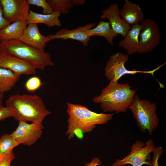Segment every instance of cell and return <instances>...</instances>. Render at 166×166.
<instances>
[{"mask_svg":"<svg viewBox=\"0 0 166 166\" xmlns=\"http://www.w3.org/2000/svg\"><path fill=\"white\" fill-rule=\"evenodd\" d=\"M0 67L9 69L21 75H34L36 69L33 66L15 56L0 51Z\"/></svg>","mask_w":166,"mask_h":166,"instance_id":"7c38bea8","label":"cell"},{"mask_svg":"<svg viewBox=\"0 0 166 166\" xmlns=\"http://www.w3.org/2000/svg\"><path fill=\"white\" fill-rule=\"evenodd\" d=\"M102 164L100 159L97 157L93 158L91 162L86 164L85 166H97Z\"/></svg>","mask_w":166,"mask_h":166,"instance_id":"f1b7e54d","label":"cell"},{"mask_svg":"<svg viewBox=\"0 0 166 166\" xmlns=\"http://www.w3.org/2000/svg\"><path fill=\"white\" fill-rule=\"evenodd\" d=\"M61 14L54 11L49 14L38 13L29 10L27 23L28 24L39 23L45 24L49 27L54 26L60 27L61 23L59 19Z\"/></svg>","mask_w":166,"mask_h":166,"instance_id":"ac0fdd59","label":"cell"},{"mask_svg":"<svg viewBox=\"0 0 166 166\" xmlns=\"http://www.w3.org/2000/svg\"><path fill=\"white\" fill-rule=\"evenodd\" d=\"M20 76L0 67V92L4 93L11 90L19 81Z\"/></svg>","mask_w":166,"mask_h":166,"instance_id":"d6986e66","label":"cell"},{"mask_svg":"<svg viewBox=\"0 0 166 166\" xmlns=\"http://www.w3.org/2000/svg\"><path fill=\"white\" fill-rule=\"evenodd\" d=\"M101 12L100 18L103 19H108L112 30L117 34L125 37L132 26L121 18L118 4L112 3Z\"/></svg>","mask_w":166,"mask_h":166,"instance_id":"4fadbf2b","label":"cell"},{"mask_svg":"<svg viewBox=\"0 0 166 166\" xmlns=\"http://www.w3.org/2000/svg\"><path fill=\"white\" fill-rule=\"evenodd\" d=\"M124 4L120 10V14L122 19L130 26L139 24L143 20L144 16L143 11L140 6L132 3L128 0H125Z\"/></svg>","mask_w":166,"mask_h":166,"instance_id":"9a60e30c","label":"cell"},{"mask_svg":"<svg viewBox=\"0 0 166 166\" xmlns=\"http://www.w3.org/2000/svg\"><path fill=\"white\" fill-rule=\"evenodd\" d=\"M141 29V25L139 24L132 26L124 38L119 42V47H123L129 55L138 53L139 36Z\"/></svg>","mask_w":166,"mask_h":166,"instance_id":"e0dca14e","label":"cell"},{"mask_svg":"<svg viewBox=\"0 0 166 166\" xmlns=\"http://www.w3.org/2000/svg\"><path fill=\"white\" fill-rule=\"evenodd\" d=\"M131 88L128 83L110 81L99 95L93 98V101L99 103L104 112H125L129 109L136 91Z\"/></svg>","mask_w":166,"mask_h":166,"instance_id":"3957f363","label":"cell"},{"mask_svg":"<svg viewBox=\"0 0 166 166\" xmlns=\"http://www.w3.org/2000/svg\"><path fill=\"white\" fill-rule=\"evenodd\" d=\"M27 2L29 5H34L41 7L42 9L43 14H49L54 11L45 0H27Z\"/></svg>","mask_w":166,"mask_h":166,"instance_id":"603a6c76","label":"cell"},{"mask_svg":"<svg viewBox=\"0 0 166 166\" xmlns=\"http://www.w3.org/2000/svg\"><path fill=\"white\" fill-rule=\"evenodd\" d=\"M156 109L155 103L145 99L141 100L138 95H135L129 109L142 132L147 131L151 135L158 127L159 121L156 113Z\"/></svg>","mask_w":166,"mask_h":166,"instance_id":"5b68a950","label":"cell"},{"mask_svg":"<svg viewBox=\"0 0 166 166\" xmlns=\"http://www.w3.org/2000/svg\"><path fill=\"white\" fill-rule=\"evenodd\" d=\"M151 139L145 143L140 140L133 143L130 153L123 159H118L111 166H124L129 164L132 166H142L146 164L152 166L151 154L155 147Z\"/></svg>","mask_w":166,"mask_h":166,"instance_id":"8992f818","label":"cell"},{"mask_svg":"<svg viewBox=\"0 0 166 166\" xmlns=\"http://www.w3.org/2000/svg\"><path fill=\"white\" fill-rule=\"evenodd\" d=\"M13 117L18 121H30L43 128L42 122L51 112L46 108L42 99L36 95L17 93L10 96L6 102Z\"/></svg>","mask_w":166,"mask_h":166,"instance_id":"6da1fadb","label":"cell"},{"mask_svg":"<svg viewBox=\"0 0 166 166\" xmlns=\"http://www.w3.org/2000/svg\"><path fill=\"white\" fill-rule=\"evenodd\" d=\"M164 151L163 148L161 146L156 147L153 152V156L152 163V166H159L158 160Z\"/></svg>","mask_w":166,"mask_h":166,"instance_id":"484cf974","label":"cell"},{"mask_svg":"<svg viewBox=\"0 0 166 166\" xmlns=\"http://www.w3.org/2000/svg\"><path fill=\"white\" fill-rule=\"evenodd\" d=\"M89 34L90 37L97 36L105 38L108 43L112 45L113 44L114 38L118 35L112 30L109 22L101 21L96 27L90 29Z\"/></svg>","mask_w":166,"mask_h":166,"instance_id":"ffe728a7","label":"cell"},{"mask_svg":"<svg viewBox=\"0 0 166 166\" xmlns=\"http://www.w3.org/2000/svg\"><path fill=\"white\" fill-rule=\"evenodd\" d=\"M27 25L26 20H17L7 25L0 30V42L19 39Z\"/></svg>","mask_w":166,"mask_h":166,"instance_id":"2e32d148","label":"cell"},{"mask_svg":"<svg viewBox=\"0 0 166 166\" xmlns=\"http://www.w3.org/2000/svg\"><path fill=\"white\" fill-rule=\"evenodd\" d=\"M27 25L19 40L37 49L44 51L46 43L50 40L47 36L41 34L37 24Z\"/></svg>","mask_w":166,"mask_h":166,"instance_id":"5bb4252c","label":"cell"},{"mask_svg":"<svg viewBox=\"0 0 166 166\" xmlns=\"http://www.w3.org/2000/svg\"><path fill=\"white\" fill-rule=\"evenodd\" d=\"M40 79L38 77L34 76L30 78L26 81L25 86L27 90L34 92L39 89L42 85Z\"/></svg>","mask_w":166,"mask_h":166,"instance_id":"cb8c5ba5","label":"cell"},{"mask_svg":"<svg viewBox=\"0 0 166 166\" xmlns=\"http://www.w3.org/2000/svg\"><path fill=\"white\" fill-rule=\"evenodd\" d=\"M20 144L10 135L5 134L0 138V156L13 150Z\"/></svg>","mask_w":166,"mask_h":166,"instance_id":"7402d4cb","label":"cell"},{"mask_svg":"<svg viewBox=\"0 0 166 166\" xmlns=\"http://www.w3.org/2000/svg\"><path fill=\"white\" fill-rule=\"evenodd\" d=\"M3 17L10 23L27 20L30 10L26 0H0Z\"/></svg>","mask_w":166,"mask_h":166,"instance_id":"9c48e42d","label":"cell"},{"mask_svg":"<svg viewBox=\"0 0 166 166\" xmlns=\"http://www.w3.org/2000/svg\"><path fill=\"white\" fill-rule=\"evenodd\" d=\"M43 129L34 123L28 124L20 121L18 127L10 135L20 144L30 146L41 137Z\"/></svg>","mask_w":166,"mask_h":166,"instance_id":"30bf717a","label":"cell"},{"mask_svg":"<svg viewBox=\"0 0 166 166\" xmlns=\"http://www.w3.org/2000/svg\"><path fill=\"white\" fill-rule=\"evenodd\" d=\"M73 3L74 5H82L84 4L86 1L85 0H72Z\"/></svg>","mask_w":166,"mask_h":166,"instance_id":"f546056e","label":"cell"},{"mask_svg":"<svg viewBox=\"0 0 166 166\" xmlns=\"http://www.w3.org/2000/svg\"><path fill=\"white\" fill-rule=\"evenodd\" d=\"M47 2L53 11L67 14L74 6L71 0H48Z\"/></svg>","mask_w":166,"mask_h":166,"instance_id":"44dd1931","label":"cell"},{"mask_svg":"<svg viewBox=\"0 0 166 166\" xmlns=\"http://www.w3.org/2000/svg\"><path fill=\"white\" fill-rule=\"evenodd\" d=\"M95 25V23H91L73 30L62 29L54 34L48 35L47 37L50 41L54 39L76 40L81 42L83 46H86L90 40L89 31Z\"/></svg>","mask_w":166,"mask_h":166,"instance_id":"8fae6325","label":"cell"},{"mask_svg":"<svg viewBox=\"0 0 166 166\" xmlns=\"http://www.w3.org/2000/svg\"><path fill=\"white\" fill-rule=\"evenodd\" d=\"M140 25L138 53H145L152 51L159 44L161 35L158 26L153 20H143Z\"/></svg>","mask_w":166,"mask_h":166,"instance_id":"ba28073f","label":"cell"},{"mask_svg":"<svg viewBox=\"0 0 166 166\" xmlns=\"http://www.w3.org/2000/svg\"><path fill=\"white\" fill-rule=\"evenodd\" d=\"M4 96V93L0 92V109L4 107L3 105L2 100Z\"/></svg>","mask_w":166,"mask_h":166,"instance_id":"4dcf8cb0","label":"cell"},{"mask_svg":"<svg viewBox=\"0 0 166 166\" xmlns=\"http://www.w3.org/2000/svg\"><path fill=\"white\" fill-rule=\"evenodd\" d=\"M67 112L69 115L66 132L69 140L74 137L75 132L83 133L91 132L97 124H106L113 118V113H97L80 104L67 102Z\"/></svg>","mask_w":166,"mask_h":166,"instance_id":"7a4b0ae2","label":"cell"},{"mask_svg":"<svg viewBox=\"0 0 166 166\" xmlns=\"http://www.w3.org/2000/svg\"><path fill=\"white\" fill-rule=\"evenodd\" d=\"M128 58V55L119 52L116 53L110 56L105 68V75L110 81L118 82L122 77L127 74L133 75L137 73H147L151 74L154 77V73L165 64L164 63L160 65L150 71L129 70L126 68L124 65Z\"/></svg>","mask_w":166,"mask_h":166,"instance_id":"52a82bcc","label":"cell"},{"mask_svg":"<svg viewBox=\"0 0 166 166\" xmlns=\"http://www.w3.org/2000/svg\"><path fill=\"white\" fill-rule=\"evenodd\" d=\"M0 51L22 59L36 69L43 70L47 66L54 65L49 53L37 49L19 39L0 42Z\"/></svg>","mask_w":166,"mask_h":166,"instance_id":"277c9868","label":"cell"},{"mask_svg":"<svg viewBox=\"0 0 166 166\" xmlns=\"http://www.w3.org/2000/svg\"><path fill=\"white\" fill-rule=\"evenodd\" d=\"M15 158L13 150L0 156V166H10L11 162Z\"/></svg>","mask_w":166,"mask_h":166,"instance_id":"d4e9b609","label":"cell"},{"mask_svg":"<svg viewBox=\"0 0 166 166\" xmlns=\"http://www.w3.org/2000/svg\"><path fill=\"white\" fill-rule=\"evenodd\" d=\"M13 117V113L11 109L7 107L0 109V121Z\"/></svg>","mask_w":166,"mask_h":166,"instance_id":"4316f807","label":"cell"},{"mask_svg":"<svg viewBox=\"0 0 166 166\" xmlns=\"http://www.w3.org/2000/svg\"><path fill=\"white\" fill-rule=\"evenodd\" d=\"M10 23L3 17L2 7L0 2V30Z\"/></svg>","mask_w":166,"mask_h":166,"instance_id":"83f0119b","label":"cell"}]
</instances>
